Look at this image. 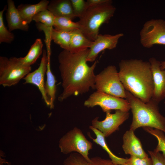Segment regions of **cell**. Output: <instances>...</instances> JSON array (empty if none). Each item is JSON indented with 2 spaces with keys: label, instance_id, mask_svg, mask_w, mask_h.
<instances>
[{
  "label": "cell",
  "instance_id": "1",
  "mask_svg": "<svg viewBox=\"0 0 165 165\" xmlns=\"http://www.w3.org/2000/svg\"><path fill=\"white\" fill-rule=\"evenodd\" d=\"M89 49L72 53L63 50L59 54V68L62 79V93L58 97L61 102L72 96H77L95 90L94 70L98 63L96 60L89 66L86 58Z\"/></svg>",
  "mask_w": 165,
  "mask_h": 165
},
{
  "label": "cell",
  "instance_id": "2",
  "mask_svg": "<svg viewBox=\"0 0 165 165\" xmlns=\"http://www.w3.org/2000/svg\"><path fill=\"white\" fill-rule=\"evenodd\" d=\"M119 77L125 90L145 103L153 96L154 84L149 61L124 59L119 63Z\"/></svg>",
  "mask_w": 165,
  "mask_h": 165
},
{
  "label": "cell",
  "instance_id": "3",
  "mask_svg": "<svg viewBox=\"0 0 165 165\" xmlns=\"http://www.w3.org/2000/svg\"><path fill=\"white\" fill-rule=\"evenodd\" d=\"M126 99L130 105L133 119L130 129L140 127L158 129L165 133V117L160 112L159 103L151 99L145 103L126 90Z\"/></svg>",
  "mask_w": 165,
  "mask_h": 165
},
{
  "label": "cell",
  "instance_id": "4",
  "mask_svg": "<svg viewBox=\"0 0 165 165\" xmlns=\"http://www.w3.org/2000/svg\"><path fill=\"white\" fill-rule=\"evenodd\" d=\"M116 9L111 0L88 7L78 21L80 25L79 30L88 39L94 41L99 34L100 27L109 22Z\"/></svg>",
  "mask_w": 165,
  "mask_h": 165
},
{
  "label": "cell",
  "instance_id": "5",
  "mask_svg": "<svg viewBox=\"0 0 165 165\" xmlns=\"http://www.w3.org/2000/svg\"><path fill=\"white\" fill-rule=\"evenodd\" d=\"M95 90L116 97L126 99V90L120 81L116 67L110 65L96 75Z\"/></svg>",
  "mask_w": 165,
  "mask_h": 165
},
{
  "label": "cell",
  "instance_id": "6",
  "mask_svg": "<svg viewBox=\"0 0 165 165\" xmlns=\"http://www.w3.org/2000/svg\"><path fill=\"white\" fill-rule=\"evenodd\" d=\"M31 69V66L24 65L19 58L0 56V85L4 87L15 85Z\"/></svg>",
  "mask_w": 165,
  "mask_h": 165
},
{
  "label": "cell",
  "instance_id": "7",
  "mask_svg": "<svg viewBox=\"0 0 165 165\" xmlns=\"http://www.w3.org/2000/svg\"><path fill=\"white\" fill-rule=\"evenodd\" d=\"M61 152L67 154L72 152H76L87 161L89 151L93 148L92 143L88 141L80 129L75 127L61 139L59 144Z\"/></svg>",
  "mask_w": 165,
  "mask_h": 165
},
{
  "label": "cell",
  "instance_id": "8",
  "mask_svg": "<svg viewBox=\"0 0 165 165\" xmlns=\"http://www.w3.org/2000/svg\"><path fill=\"white\" fill-rule=\"evenodd\" d=\"M142 46L149 48L154 45H165V20L152 19L146 21L140 32Z\"/></svg>",
  "mask_w": 165,
  "mask_h": 165
},
{
  "label": "cell",
  "instance_id": "9",
  "mask_svg": "<svg viewBox=\"0 0 165 165\" xmlns=\"http://www.w3.org/2000/svg\"><path fill=\"white\" fill-rule=\"evenodd\" d=\"M84 105L88 108L99 106L103 111L105 112H111L113 110L128 112L131 109L130 104L126 99L97 90L91 94L85 101Z\"/></svg>",
  "mask_w": 165,
  "mask_h": 165
},
{
  "label": "cell",
  "instance_id": "10",
  "mask_svg": "<svg viewBox=\"0 0 165 165\" xmlns=\"http://www.w3.org/2000/svg\"><path fill=\"white\" fill-rule=\"evenodd\" d=\"M110 111L106 112L105 119L102 121H99L97 117L91 122L92 126L99 130L107 137L113 132L119 130V126L127 120L129 116L128 112L120 110H116L114 113Z\"/></svg>",
  "mask_w": 165,
  "mask_h": 165
},
{
  "label": "cell",
  "instance_id": "11",
  "mask_svg": "<svg viewBox=\"0 0 165 165\" xmlns=\"http://www.w3.org/2000/svg\"><path fill=\"white\" fill-rule=\"evenodd\" d=\"M48 58L46 50H44L39 65L37 69L29 73L23 79L24 84L30 83L36 86L41 92L42 98L46 104L50 106V101L45 88L44 76L46 73Z\"/></svg>",
  "mask_w": 165,
  "mask_h": 165
},
{
  "label": "cell",
  "instance_id": "12",
  "mask_svg": "<svg viewBox=\"0 0 165 165\" xmlns=\"http://www.w3.org/2000/svg\"><path fill=\"white\" fill-rule=\"evenodd\" d=\"M123 35V33L115 35L99 34L89 48L86 59L87 62H94L101 52L106 49L112 50L115 48L119 39Z\"/></svg>",
  "mask_w": 165,
  "mask_h": 165
},
{
  "label": "cell",
  "instance_id": "13",
  "mask_svg": "<svg viewBox=\"0 0 165 165\" xmlns=\"http://www.w3.org/2000/svg\"><path fill=\"white\" fill-rule=\"evenodd\" d=\"M149 62L151 66L154 84L152 99L159 103L165 98V70L161 68L160 62L155 58L151 57Z\"/></svg>",
  "mask_w": 165,
  "mask_h": 165
},
{
  "label": "cell",
  "instance_id": "14",
  "mask_svg": "<svg viewBox=\"0 0 165 165\" xmlns=\"http://www.w3.org/2000/svg\"><path fill=\"white\" fill-rule=\"evenodd\" d=\"M36 26L38 30L44 32L45 43L51 44L53 40L64 50L69 51L73 31L63 32L58 31L55 29L53 27H47L39 23H37Z\"/></svg>",
  "mask_w": 165,
  "mask_h": 165
},
{
  "label": "cell",
  "instance_id": "15",
  "mask_svg": "<svg viewBox=\"0 0 165 165\" xmlns=\"http://www.w3.org/2000/svg\"><path fill=\"white\" fill-rule=\"evenodd\" d=\"M123 140L122 148L126 154L141 158L148 157L143 150L140 141L132 130L130 129L126 132L123 137Z\"/></svg>",
  "mask_w": 165,
  "mask_h": 165
},
{
  "label": "cell",
  "instance_id": "16",
  "mask_svg": "<svg viewBox=\"0 0 165 165\" xmlns=\"http://www.w3.org/2000/svg\"><path fill=\"white\" fill-rule=\"evenodd\" d=\"M7 3L8 7L6 17L9 31L10 32L16 29L28 31V24L23 20L17 9L15 7L14 2L12 0H8Z\"/></svg>",
  "mask_w": 165,
  "mask_h": 165
},
{
  "label": "cell",
  "instance_id": "17",
  "mask_svg": "<svg viewBox=\"0 0 165 165\" xmlns=\"http://www.w3.org/2000/svg\"><path fill=\"white\" fill-rule=\"evenodd\" d=\"M47 9L55 17H66L72 20L75 18L71 0H51Z\"/></svg>",
  "mask_w": 165,
  "mask_h": 165
},
{
  "label": "cell",
  "instance_id": "18",
  "mask_svg": "<svg viewBox=\"0 0 165 165\" xmlns=\"http://www.w3.org/2000/svg\"><path fill=\"white\" fill-rule=\"evenodd\" d=\"M49 2L48 0H42L35 4H22L18 6L17 9L23 21L28 24L36 14L47 9Z\"/></svg>",
  "mask_w": 165,
  "mask_h": 165
},
{
  "label": "cell",
  "instance_id": "19",
  "mask_svg": "<svg viewBox=\"0 0 165 165\" xmlns=\"http://www.w3.org/2000/svg\"><path fill=\"white\" fill-rule=\"evenodd\" d=\"M112 163L111 160L95 157L86 160L82 156L78 153H74L64 161V165H110Z\"/></svg>",
  "mask_w": 165,
  "mask_h": 165
},
{
  "label": "cell",
  "instance_id": "20",
  "mask_svg": "<svg viewBox=\"0 0 165 165\" xmlns=\"http://www.w3.org/2000/svg\"><path fill=\"white\" fill-rule=\"evenodd\" d=\"M93 41L88 39L79 29L73 31L69 51L75 53L90 48Z\"/></svg>",
  "mask_w": 165,
  "mask_h": 165
},
{
  "label": "cell",
  "instance_id": "21",
  "mask_svg": "<svg viewBox=\"0 0 165 165\" xmlns=\"http://www.w3.org/2000/svg\"><path fill=\"white\" fill-rule=\"evenodd\" d=\"M89 128L95 134L96 138L94 139L92 138L90 134L89 136L93 141L97 144L100 145L108 154L109 156L113 163L119 165H124L126 162L127 158L119 157L114 154L108 148L105 141V136L99 130L90 126Z\"/></svg>",
  "mask_w": 165,
  "mask_h": 165
},
{
  "label": "cell",
  "instance_id": "22",
  "mask_svg": "<svg viewBox=\"0 0 165 165\" xmlns=\"http://www.w3.org/2000/svg\"><path fill=\"white\" fill-rule=\"evenodd\" d=\"M48 58L46 72V80L45 82V88L46 94L49 99L50 108H53L54 102L56 98V80L50 68V56H47Z\"/></svg>",
  "mask_w": 165,
  "mask_h": 165
},
{
  "label": "cell",
  "instance_id": "23",
  "mask_svg": "<svg viewBox=\"0 0 165 165\" xmlns=\"http://www.w3.org/2000/svg\"><path fill=\"white\" fill-rule=\"evenodd\" d=\"M43 44L40 38H37L32 45L27 54L24 57H19L24 65L31 66L35 63L43 53Z\"/></svg>",
  "mask_w": 165,
  "mask_h": 165
},
{
  "label": "cell",
  "instance_id": "24",
  "mask_svg": "<svg viewBox=\"0 0 165 165\" xmlns=\"http://www.w3.org/2000/svg\"><path fill=\"white\" fill-rule=\"evenodd\" d=\"M66 17H55L53 27L56 30L63 32H71L79 29L80 25L77 22H74Z\"/></svg>",
  "mask_w": 165,
  "mask_h": 165
},
{
  "label": "cell",
  "instance_id": "25",
  "mask_svg": "<svg viewBox=\"0 0 165 165\" xmlns=\"http://www.w3.org/2000/svg\"><path fill=\"white\" fill-rule=\"evenodd\" d=\"M143 129L155 136L158 140V145L154 151L156 152H162V154L165 157V136L164 132L160 130L150 127H143Z\"/></svg>",
  "mask_w": 165,
  "mask_h": 165
},
{
  "label": "cell",
  "instance_id": "26",
  "mask_svg": "<svg viewBox=\"0 0 165 165\" xmlns=\"http://www.w3.org/2000/svg\"><path fill=\"white\" fill-rule=\"evenodd\" d=\"M55 16L47 9L42 10L33 17L32 20L37 23H40L49 27H53Z\"/></svg>",
  "mask_w": 165,
  "mask_h": 165
},
{
  "label": "cell",
  "instance_id": "27",
  "mask_svg": "<svg viewBox=\"0 0 165 165\" xmlns=\"http://www.w3.org/2000/svg\"><path fill=\"white\" fill-rule=\"evenodd\" d=\"M5 6L3 9L0 11V43L4 42L10 43L14 39V35L6 27L3 20V14L6 9Z\"/></svg>",
  "mask_w": 165,
  "mask_h": 165
},
{
  "label": "cell",
  "instance_id": "28",
  "mask_svg": "<svg viewBox=\"0 0 165 165\" xmlns=\"http://www.w3.org/2000/svg\"><path fill=\"white\" fill-rule=\"evenodd\" d=\"M71 1L75 17L80 18L88 8L86 1L84 0H71Z\"/></svg>",
  "mask_w": 165,
  "mask_h": 165
},
{
  "label": "cell",
  "instance_id": "29",
  "mask_svg": "<svg viewBox=\"0 0 165 165\" xmlns=\"http://www.w3.org/2000/svg\"><path fill=\"white\" fill-rule=\"evenodd\" d=\"M124 165H153L151 158H141L130 156Z\"/></svg>",
  "mask_w": 165,
  "mask_h": 165
},
{
  "label": "cell",
  "instance_id": "30",
  "mask_svg": "<svg viewBox=\"0 0 165 165\" xmlns=\"http://www.w3.org/2000/svg\"><path fill=\"white\" fill-rule=\"evenodd\" d=\"M153 165H165V157L160 152L148 151Z\"/></svg>",
  "mask_w": 165,
  "mask_h": 165
},
{
  "label": "cell",
  "instance_id": "31",
  "mask_svg": "<svg viewBox=\"0 0 165 165\" xmlns=\"http://www.w3.org/2000/svg\"><path fill=\"white\" fill-rule=\"evenodd\" d=\"M107 0H87L86 1L88 7L100 5Z\"/></svg>",
  "mask_w": 165,
  "mask_h": 165
},
{
  "label": "cell",
  "instance_id": "32",
  "mask_svg": "<svg viewBox=\"0 0 165 165\" xmlns=\"http://www.w3.org/2000/svg\"><path fill=\"white\" fill-rule=\"evenodd\" d=\"M160 67L162 70H165V61L160 62Z\"/></svg>",
  "mask_w": 165,
  "mask_h": 165
},
{
  "label": "cell",
  "instance_id": "33",
  "mask_svg": "<svg viewBox=\"0 0 165 165\" xmlns=\"http://www.w3.org/2000/svg\"><path fill=\"white\" fill-rule=\"evenodd\" d=\"M110 165H118V164H115V163H112H112Z\"/></svg>",
  "mask_w": 165,
  "mask_h": 165
}]
</instances>
